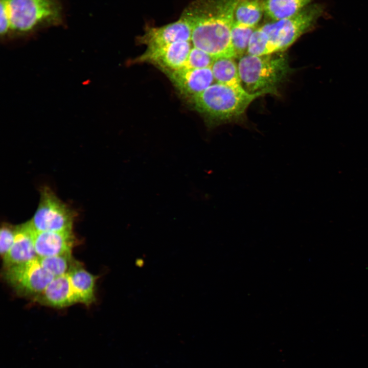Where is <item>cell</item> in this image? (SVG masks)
Instances as JSON below:
<instances>
[{
  "instance_id": "obj_1",
  "label": "cell",
  "mask_w": 368,
  "mask_h": 368,
  "mask_svg": "<svg viewBox=\"0 0 368 368\" xmlns=\"http://www.w3.org/2000/svg\"><path fill=\"white\" fill-rule=\"evenodd\" d=\"M238 0H194L181 16L192 30L193 46L214 58H235L231 42L234 12Z\"/></svg>"
},
{
  "instance_id": "obj_2",
  "label": "cell",
  "mask_w": 368,
  "mask_h": 368,
  "mask_svg": "<svg viewBox=\"0 0 368 368\" xmlns=\"http://www.w3.org/2000/svg\"><path fill=\"white\" fill-rule=\"evenodd\" d=\"M265 94L264 92L251 94L244 88L216 82L190 98V101L195 109L210 123L218 124L241 116L254 100Z\"/></svg>"
},
{
  "instance_id": "obj_3",
  "label": "cell",
  "mask_w": 368,
  "mask_h": 368,
  "mask_svg": "<svg viewBox=\"0 0 368 368\" xmlns=\"http://www.w3.org/2000/svg\"><path fill=\"white\" fill-rule=\"evenodd\" d=\"M10 21V39L28 37L38 31L63 25L60 0H5Z\"/></svg>"
},
{
  "instance_id": "obj_4",
  "label": "cell",
  "mask_w": 368,
  "mask_h": 368,
  "mask_svg": "<svg viewBox=\"0 0 368 368\" xmlns=\"http://www.w3.org/2000/svg\"><path fill=\"white\" fill-rule=\"evenodd\" d=\"M237 64L242 85L251 94H276L278 86L291 71L283 52L261 56L246 54L240 58Z\"/></svg>"
},
{
  "instance_id": "obj_5",
  "label": "cell",
  "mask_w": 368,
  "mask_h": 368,
  "mask_svg": "<svg viewBox=\"0 0 368 368\" xmlns=\"http://www.w3.org/2000/svg\"><path fill=\"white\" fill-rule=\"evenodd\" d=\"M324 12L321 5H309L294 16L259 27L267 40L270 53L285 51L302 35L313 29Z\"/></svg>"
},
{
  "instance_id": "obj_6",
  "label": "cell",
  "mask_w": 368,
  "mask_h": 368,
  "mask_svg": "<svg viewBox=\"0 0 368 368\" xmlns=\"http://www.w3.org/2000/svg\"><path fill=\"white\" fill-rule=\"evenodd\" d=\"M75 213L60 200L48 187L40 190V199L32 219L35 232L72 230Z\"/></svg>"
},
{
  "instance_id": "obj_7",
  "label": "cell",
  "mask_w": 368,
  "mask_h": 368,
  "mask_svg": "<svg viewBox=\"0 0 368 368\" xmlns=\"http://www.w3.org/2000/svg\"><path fill=\"white\" fill-rule=\"evenodd\" d=\"M4 277L18 294L34 298L42 292L54 278L42 267L38 258L4 267Z\"/></svg>"
},
{
  "instance_id": "obj_8",
  "label": "cell",
  "mask_w": 368,
  "mask_h": 368,
  "mask_svg": "<svg viewBox=\"0 0 368 368\" xmlns=\"http://www.w3.org/2000/svg\"><path fill=\"white\" fill-rule=\"evenodd\" d=\"M193 47L191 41H179L163 47L146 49L134 62H149L164 73L181 69L186 65Z\"/></svg>"
},
{
  "instance_id": "obj_9",
  "label": "cell",
  "mask_w": 368,
  "mask_h": 368,
  "mask_svg": "<svg viewBox=\"0 0 368 368\" xmlns=\"http://www.w3.org/2000/svg\"><path fill=\"white\" fill-rule=\"evenodd\" d=\"M192 30L187 20L180 17L175 21L159 27H147L138 38L147 49L163 47L179 41H191Z\"/></svg>"
},
{
  "instance_id": "obj_10",
  "label": "cell",
  "mask_w": 368,
  "mask_h": 368,
  "mask_svg": "<svg viewBox=\"0 0 368 368\" xmlns=\"http://www.w3.org/2000/svg\"><path fill=\"white\" fill-rule=\"evenodd\" d=\"M165 73L180 93L189 98L204 91L215 81L211 67H185Z\"/></svg>"
},
{
  "instance_id": "obj_11",
  "label": "cell",
  "mask_w": 368,
  "mask_h": 368,
  "mask_svg": "<svg viewBox=\"0 0 368 368\" xmlns=\"http://www.w3.org/2000/svg\"><path fill=\"white\" fill-rule=\"evenodd\" d=\"M34 241L38 258L71 253L77 241L72 230L35 232Z\"/></svg>"
},
{
  "instance_id": "obj_12",
  "label": "cell",
  "mask_w": 368,
  "mask_h": 368,
  "mask_svg": "<svg viewBox=\"0 0 368 368\" xmlns=\"http://www.w3.org/2000/svg\"><path fill=\"white\" fill-rule=\"evenodd\" d=\"M34 234L29 221L16 226L13 244L3 259L4 267L27 263L38 258L34 246Z\"/></svg>"
},
{
  "instance_id": "obj_13",
  "label": "cell",
  "mask_w": 368,
  "mask_h": 368,
  "mask_svg": "<svg viewBox=\"0 0 368 368\" xmlns=\"http://www.w3.org/2000/svg\"><path fill=\"white\" fill-rule=\"evenodd\" d=\"M35 299L41 304L56 308L79 303L68 274L54 277Z\"/></svg>"
},
{
  "instance_id": "obj_14",
  "label": "cell",
  "mask_w": 368,
  "mask_h": 368,
  "mask_svg": "<svg viewBox=\"0 0 368 368\" xmlns=\"http://www.w3.org/2000/svg\"><path fill=\"white\" fill-rule=\"evenodd\" d=\"M79 303L89 305L95 301V286L97 277L85 269L78 261L68 273Z\"/></svg>"
},
{
  "instance_id": "obj_15",
  "label": "cell",
  "mask_w": 368,
  "mask_h": 368,
  "mask_svg": "<svg viewBox=\"0 0 368 368\" xmlns=\"http://www.w3.org/2000/svg\"><path fill=\"white\" fill-rule=\"evenodd\" d=\"M312 0H264V14L272 21L294 16L310 5Z\"/></svg>"
},
{
  "instance_id": "obj_16",
  "label": "cell",
  "mask_w": 368,
  "mask_h": 368,
  "mask_svg": "<svg viewBox=\"0 0 368 368\" xmlns=\"http://www.w3.org/2000/svg\"><path fill=\"white\" fill-rule=\"evenodd\" d=\"M264 0H238L234 9V22L257 28L264 14Z\"/></svg>"
},
{
  "instance_id": "obj_17",
  "label": "cell",
  "mask_w": 368,
  "mask_h": 368,
  "mask_svg": "<svg viewBox=\"0 0 368 368\" xmlns=\"http://www.w3.org/2000/svg\"><path fill=\"white\" fill-rule=\"evenodd\" d=\"M211 68L216 83L237 88H243L239 76L238 64L233 58H215Z\"/></svg>"
},
{
  "instance_id": "obj_18",
  "label": "cell",
  "mask_w": 368,
  "mask_h": 368,
  "mask_svg": "<svg viewBox=\"0 0 368 368\" xmlns=\"http://www.w3.org/2000/svg\"><path fill=\"white\" fill-rule=\"evenodd\" d=\"M42 267L54 277L68 274L77 262L71 253L38 258Z\"/></svg>"
},
{
  "instance_id": "obj_19",
  "label": "cell",
  "mask_w": 368,
  "mask_h": 368,
  "mask_svg": "<svg viewBox=\"0 0 368 368\" xmlns=\"http://www.w3.org/2000/svg\"><path fill=\"white\" fill-rule=\"evenodd\" d=\"M257 28L246 27L233 22L231 42L236 57L241 58L247 54L251 36Z\"/></svg>"
},
{
  "instance_id": "obj_20",
  "label": "cell",
  "mask_w": 368,
  "mask_h": 368,
  "mask_svg": "<svg viewBox=\"0 0 368 368\" xmlns=\"http://www.w3.org/2000/svg\"><path fill=\"white\" fill-rule=\"evenodd\" d=\"M214 59L205 52L193 46L185 67L192 68L211 67Z\"/></svg>"
},
{
  "instance_id": "obj_21",
  "label": "cell",
  "mask_w": 368,
  "mask_h": 368,
  "mask_svg": "<svg viewBox=\"0 0 368 368\" xmlns=\"http://www.w3.org/2000/svg\"><path fill=\"white\" fill-rule=\"evenodd\" d=\"M247 54L255 56L271 54L267 40L259 27L255 30L251 36Z\"/></svg>"
},
{
  "instance_id": "obj_22",
  "label": "cell",
  "mask_w": 368,
  "mask_h": 368,
  "mask_svg": "<svg viewBox=\"0 0 368 368\" xmlns=\"http://www.w3.org/2000/svg\"><path fill=\"white\" fill-rule=\"evenodd\" d=\"M16 226L4 223L0 231V251L3 259L10 250L15 239Z\"/></svg>"
},
{
  "instance_id": "obj_23",
  "label": "cell",
  "mask_w": 368,
  "mask_h": 368,
  "mask_svg": "<svg viewBox=\"0 0 368 368\" xmlns=\"http://www.w3.org/2000/svg\"><path fill=\"white\" fill-rule=\"evenodd\" d=\"M0 35L2 40L10 39V21L5 0H0Z\"/></svg>"
}]
</instances>
